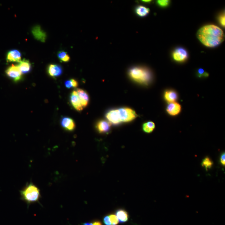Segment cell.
I'll list each match as a JSON object with an SVG mask.
<instances>
[{"label": "cell", "mask_w": 225, "mask_h": 225, "mask_svg": "<svg viewBox=\"0 0 225 225\" xmlns=\"http://www.w3.org/2000/svg\"><path fill=\"white\" fill-rule=\"evenodd\" d=\"M48 72L49 75L52 77H57L62 74V67L59 65L51 64L49 66Z\"/></svg>", "instance_id": "obj_14"}, {"label": "cell", "mask_w": 225, "mask_h": 225, "mask_svg": "<svg viewBox=\"0 0 225 225\" xmlns=\"http://www.w3.org/2000/svg\"><path fill=\"white\" fill-rule=\"evenodd\" d=\"M70 100L72 106L77 111H81L84 109L76 90H74L71 93L70 95Z\"/></svg>", "instance_id": "obj_9"}, {"label": "cell", "mask_w": 225, "mask_h": 225, "mask_svg": "<svg viewBox=\"0 0 225 225\" xmlns=\"http://www.w3.org/2000/svg\"><path fill=\"white\" fill-rule=\"evenodd\" d=\"M181 105L178 103H169L167 106L166 110L168 114L172 116L178 115L181 111Z\"/></svg>", "instance_id": "obj_12"}, {"label": "cell", "mask_w": 225, "mask_h": 225, "mask_svg": "<svg viewBox=\"0 0 225 225\" xmlns=\"http://www.w3.org/2000/svg\"><path fill=\"white\" fill-rule=\"evenodd\" d=\"M155 128V124L153 122L149 121L144 123L143 125V130L147 133H151Z\"/></svg>", "instance_id": "obj_20"}, {"label": "cell", "mask_w": 225, "mask_h": 225, "mask_svg": "<svg viewBox=\"0 0 225 225\" xmlns=\"http://www.w3.org/2000/svg\"><path fill=\"white\" fill-rule=\"evenodd\" d=\"M76 90L83 108L86 107L89 103V98L88 93L81 89H77Z\"/></svg>", "instance_id": "obj_15"}, {"label": "cell", "mask_w": 225, "mask_h": 225, "mask_svg": "<svg viewBox=\"0 0 225 225\" xmlns=\"http://www.w3.org/2000/svg\"><path fill=\"white\" fill-rule=\"evenodd\" d=\"M118 111L121 122H129L132 121L138 116L136 112L130 108H120L118 109Z\"/></svg>", "instance_id": "obj_4"}, {"label": "cell", "mask_w": 225, "mask_h": 225, "mask_svg": "<svg viewBox=\"0 0 225 225\" xmlns=\"http://www.w3.org/2000/svg\"><path fill=\"white\" fill-rule=\"evenodd\" d=\"M143 2H145V3H149L151 2V1H150V0H148V1H145V0H144V1H142Z\"/></svg>", "instance_id": "obj_32"}, {"label": "cell", "mask_w": 225, "mask_h": 225, "mask_svg": "<svg viewBox=\"0 0 225 225\" xmlns=\"http://www.w3.org/2000/svg\"><path fill=\"white\" fill-rule=\"evenodd\" d=\"M5 72L9 78L15 82L19 81L22 79V74L18 65H11L8 68Z\"/></svg>", "instance_id": "obj_5"}, {"label": "cell", "mask_w": 225, "mask_h": 225, "mask_svg": "<svg viewBox=\"0 0 225 225\" xmlns=\"http://www.w3.org/2000/svg\"><path fill=\"white\" fill-rule=\"evenodd\" d=\"M129 75L134 81L143 84H148L152 79L151 73L149 69L143 67H136L130 69Z\"/></svg>", "instance_id": "obj_3"}, {"label": "cell", "mask_w": 225, "mask_h": 225, "mask_svg": "<svg viewBox=\"0 0 225 225\" xmlns=\"http://www.w3.org/2000/svg\"><path fill=\"white\" fill-rule=\"evenodd\" d=\"M93 225H102L101 222L99 221H97L93 223Z\"/></svg>", "instance_id": "obj_30"}, {"label": "cell", "mask_w": 225, "mask_h": 225, "mask_svg": "<svg viewBox=\"0 0 225 225\" xmlns=\"http://www.w3.org/2000/svg\"><path fill=\"white\" fill-rule=\"evenodd\" d=\"M115 214L120 223H125L129 220V214L126 211L123 209L117 211Z\"/></svg>", "instance_id": "obj_18"}, {"label": "cell", "mask_w": 225, "mask_h": 225, "mask_svg": "<svg viewBox=\"0 0 225 225\" xmlns=\"http://www.w3.org/2000/svg\"><path fill=\"white\" fill-rule=\"evenodd\" d=\"M109 217L110 218L111 225H117L119 223V219L114 214H111L109 216Z\"/></svg>", "instance_id": "obj_24"}, {"label": "cell", "mask_w": 225, "mask_h": 225, "mask_svg": "<svg viewBox=\"0 0 225 225\" xmlns=\"http://www.w3.org/2000/svg\"><path fill=\"white\" fill-rule=\"evenodd\" d=\"M173 59L178 62H184L188 58V52L183 48H178L176 49L172 54Z\"/></svg>", "instance_id": "obj_6"}, {"label": "cell", "mask_w": 225, "mask_h": 225, "mask_svg": "<svg viewBox=\"0 0 225 225\" xmlns=\"http://www.w3.org/2000/svg\"><path fill=\"white\" fill-rule=\"evenodd\" d=\"M104 222L105 225H111L110 218L109 216H105L104 218Z\"/></svg>", "instance_id": "obj_28"}, {"label": "cell", "mask_w": 225, "mask_h": 225, "mask_svg": "<svg viewBox=\"0 0 225 225\" xmlns=\"http://www.w3.org/2000/svg\"><path fill=\"white\" fill-rule=\"evenodd\" d=\"M32 33L35 39L42 42L46 41L47 35L46 33L41 29L40 26L37 25L32 28Z\"/></svg>", "instance_id": "obj_8"}, {"label": "cell", "mask_w": 225, "mask_h": 225, "mask_svg": "<svg viewBox=\"0 0 225 225\" xmlns=\"http://www.w3.org/2000/svg\"><path fill=\"white\" fill-rule=\"evenodd\" d=\"M8 62H19L21 61V54L16 50H11L8 52L6 58Z\"/></svg>", "instance_id": "obj_10"}, {"label": "cell", "mask_w": 225, "mask_h": 225, "mask_svg": "<svg viewBox=\"0 0 225 225\" xmlns=\"http://www.w3.org/2000/svg\"><path fill=\"white\" fill-rule=\"evenodd\" d=\"M225 14H223L221 15L219 18V22L221 25H222L223 27H225Z\"/></svg>", "instance_id": "obj_27"}, {"label": "cell", "mask_w": 225, "mask_h": 225, "mask_svg": "<svg viewBox=\"0 0 225 225\" xmlns=\"http://www.w3.org/2000/svg\"><path fill=\"white\" fill-rule=\"evenodd\" d=\"M83 225H93V223H84Z\"/></svg>", "instance_id": "obj_31"}, {"label": "cell", "mask_w": 225, "mask_h": 225, "mask_svg": "<svg viewBox=\"0 0 225 225\" xmlns=\"http://www.w3.org/2000/svg\"><path fill=\"white\" fill-rule=\"evenodd\" d=\"M111 124L109 122L104 120L98 121L96 124L97 130L100 133H107L110 130Z\"/></svg>", "instance_id": "obj_11"}, {"label": "cell", "mask_w": 225, "mask_h": 225, "mask_svg": "<svg viewBox=\"0 0 225 225\" xmlns=\"http://www.w3.org/2000/svg\"><path fill=\"white\" fill-rule=\"evenodd\" d=\"M164 97L169 103L175 102L178 99V94L174 90H167L164 93Z\"/></svg>", "instance_id": "obj_17"}, {"label": "cell", "mask_w": 225, "mask_h": 225, "mask_svg": "<svg viewBox=\"0 0 225 225\" xmlns=\"http://www.w3.org/2000/svg\"><path fill=\"white\" fill-rule=\"evenodd\" d=\"M18 66L22 74L28 73L31 71L32 69L31 63L28 60L25 59L21 60Z\"/></svg>", "instance_id": "obj_16"}, {"label": "cell", "mask_w": 225, "mask_h": 225, "mask_svg": "<svg viewBox=\"0 0 225 225\" xmlns=\"http://www.w3.org/2000/svg\"><path fill=\"white\" fill-rule=\"evenodd\" d=\"M58 57L62 62H67L69 61L70 58L67 53L64 51H59L58 54Z\"/></svg>", "instance_id": "obj_22"}, {"label": "cell", "mask_w": 225, "mask_h": 225, "mask_svg": "<svg viewBox=\"0 0 225 225\" xmlns=\"http://www.w3.org/2000/svg\"><path fill=\"white\" fill-rule=\"evenodd\" d=\"M21 199L28 204L37 203L41 198L40 189L32 182L28 183L21 191Z\"/></svg>", "instance_id": "obj_2"}, {"label": "cell", "mask_w": 225, "mask_h": 225, "mask_svg": "<svg viewBox=\"0 0 225 225\" xmlns=\"http://www.w3.org/2000/svg\"><path fill=\"white\" fill-rule=\"evenodd\" d=\"M225 153H222L221 155L220 158V161L221 164L223 166H225Z\"/></svg>", "instance_id": "obj_29"}, {"label": "cell", "mask_w": 225, "mask_h": 225, "mask_svg": "<svg viewBox=\"0 0 225 225\" xmlns=\"http://www.w3.org/2000/svg\"><path fill=\"white\" fill-rule=\"evenodd\" d=\"M197 36L203 44L210 48L217 47L224 39L223 30L214 25H206L201 28Z\"/></svg>", "instance_id": "obj_1"}, {"label": "cell", "mask_w": 225, "mask_h": 225, "mask_svg": "<svg viewBox=\"0 0 225 225\" xmlns=\"http://www.w3.org/2000/svg\"><path fill=\"white\" fill-rule=\"evenodd\" d=\"M136 12L137 14L141 17H144L149 13L150 9L148 8L142 6H139L136 9Z\"/></svg>", "instance_id": "obj_19"}, {"label": "cell", "mask_w": 225, "mask_h": 225, "mask_svg": "<svg viewBox=\"0 0 225 225\" xmlns=\"http://www.w3.org/2000/svg\"><path fill=\"white\" fill-rule=\"evenodd\" d=\"M198 75L199 77H201L202 76L207 77L209 75V74L207 73L204 72V70L202 69H200L198 70Z\"/></svg>", "instance_id": "obj_26"}, {"label": "cell", "mask_w": 225, "mask_h": 225, "mask_svg": "<svg viewBox=\"0 0 225 225\" xmlns=\"http://www.w3.org/2000/svg\"><path fill=\"white\" fill-rule=\"evenodd\" d=\"M106 119L109 120L110 124L113 125H119L121 122L120 121V117L118 109H114L109 110L106 114Z\"/></svg>", "instance_id": "obj_7"}, {"label": "cell", "mask_w": 225, "mask_h": 225, "mask_svg": "<svg viewBox=\"0 0 225 225\" xmlns=\"http://www.w3.org/2000/svg\"><path fill=\"white\" fill-rule=\"evenodd\" d=\"M61 123L63 128L69 131H73L75 129V122L71 118L66 117H63L61 119Z\"/></svg>", "instance_id": "obj_13"}, {"label": "cell", "mask_w": 225, "mask_h": 225, "mask_svg": "<svg viewBox=\"0 0 225 225\" xmlns=\"http://www.w3.org/2000/svg\"><path fill=\"white\" fill-rule=\"evenodd\" d=\"M65 86L68 89L76 88L78 86L79 84L77 81L74 79H71V80H66L65 83Z\"/></svg>", "instance_id": "obj_23"}, {"label": "cell", "mask_w": 225, "mask_h": 225, "mask_svg": "<svg viewBox=\"0 0 225 225\" xmlns=\"http://www.w3.org/2000/svg\"><path fill=\"white\" fill-rule=\"evenodd\" d=\"M213 162L211 160L210 158L207 157L203 159L202 163V166L204 167L207 171L210 169L213 166Z\"/></svg>", "instance_id": "obj_21"}, {"label": "cell", "mask_w": 225, "mask_h": 225, "mask_svg": "<svg viewBox=\"0 0 225 225\" xmlns=\"http://www.w3.org/2000/svg\"><path fill=\"white\" fill-rule=\"evenodd\" d=\"M170 1L168 0H158L157 3L159 6L162 7H166L169 5Z\"/></svg>", "instance_id": "obj_25"}]
</instances>
